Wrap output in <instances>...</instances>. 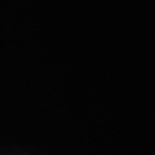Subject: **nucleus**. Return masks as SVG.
Masks as SVG:
<instances>
[]
</instances>
